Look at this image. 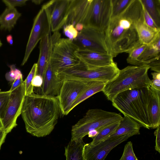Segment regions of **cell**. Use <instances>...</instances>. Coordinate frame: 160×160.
Masks as SVG:
<instances>
[{
  "label": "cell",
  "mask_w": 160,
  "mask_h": 160,
  "mask_svg": "<svg viewBox=\"0 0 160 160\" xmlns=\"http://www.w3.org/2000/svg\"><path fill=\"white\" fill-rule=\"evenodd\" d=\"M143 12L140 0H133L122 13L111 19L104 32L105 43L107 53L113 58L142 43L136 25L143 18Z\"/></svg>",
  "instance_id": "1"
},
{
  "label": "cell",
  "mask_w": 160,
  "mask_h": 160,
  "mask_svg": "<svg viewBox=\"0 0 160 160\" xmlns=\"http://www.w3.org/2000/svg\"><path fill=\"white\" fill-rule=\"evenodd\" d=\"M61 113L57 97L34 92L25 96L21 114L26 131L41 138L52 132Z\"/></svg>",
  "instance_id": "2"
},
{
  "label": "cell",
  "mask_w": 160,
  "mask_h": 160,
  "mask_svg": "<svg viewBox=\"0 0 160 160\" xmlns=\"http://www.w3.org/2000/svg\"><path fill=\"white\" fill-rule=\"evenodd\" d=\"M151 97L150 87L136 88L119 93L112 102L124 116L133 119L141 127L150 129L148 106Z\"/></svg>",
  "instance_id": "3"
},
{
  "label": "cell",
  "mask_w": 160,
  "mask_h": 160,
  "mask_svg": "<svg viewBox=\"0 0 160 160\" xmlns=\"http://www.w3.org/2000/svg\"><path fill=\"white\" fill-rule=\"evenodd\" d=\"M148 66H129L119 70L117 76L107 82L102 90L111 102L119 93L136 88H149L151 81L148 75Z\"/></svg>",
  "instance_id": "4"
},
{
  "label": "cell",
  "mask_w": 160,
  "mask_h": 160,
  "mask_svg": "<svg viewBox=\"0 0 160 160\" xmlns=\"http://www.w3.org/2000/svg\"><path fill=\"white\" fill-rule=\"evenodd\" d=\"M54 32L50 61L52 70L58 74L78 65L80 61L75 54L78 48L73 41L61 38L58 31Z\"/></svg>",
  "instance_id": "5"
},
{
  "label": "cell",
  "mask_w": 160,
  "mask_h": 160,
  "mask_svg": "<svg viewBox=\"0 0 160 160\" xmlns=\"http://www.w3.org/2000/svg\"><path fill=\"white\" fill-rule=\"evenodd\" d=\"M122 118L120 113L100 109H89L72 126L70 141L83 139L89 131L94 129L98 130L109 124L120 121Z\"/></svg>",
  "instance_id": "6"
},
{
  "label": "cell",
  "mask_w": 160,
  "mask_h": 160,
  "mask_svg": "<svg viewBox=\"0 0 160 160\" xmlns=\"http://www.w3.org/2000/svg\"><path fill=\"white\" fill-rule=\"evenodd\" d=\"M119 70L115 62L109 66L88 69L80 61L78 65L58 75L62 80L74 79L107 83L111 81L117 76Z\"/></svg>",
  "instance_id": "7"
},
{
  "label": "cell",
  "mask_w": 160,
  "mask_h": 160,
  "mask_svg": "<svg viewBox=\"0 0 160 160\" xmlns=\"http://www.w3.org/2000/svg\"><path fill=\"white\" fill-rule=\"evenodd\" d=\"M111 0H92L88 11L82 23L105 32L111 19Z\"/></svg>",
  "instance_id": "8"
},
{
  "label": "cell",
  "mask_w": 160,
  "mask_h": 160,
  "mask_svg": "<svg viewBox=\"0 0 160 160\" xmlns=\"http://www.w3.org/2000/svg\"><path fill=\"white\" fill-rule=\"evenodd\" d=\"M92 81L74 79L63 80L57 97L62 114L66 115L70 112L74 102Z\"/></svg>",
  "instance_id": "9"
},
{
  "label": "cell",
  "mask_w": 160,
  "mask_h": 160,
  "mask_svg": "<svg viewBox=\"0 0 160 160\" xmlns=\"http://www.w3.org/2000/svg\"><path fill=\"white\" fill-rule=\"evenodd\" d=\"M25 96L24 81L21 85L11 92L4 116L1 121L2 128L7 134L17 125V120L21 113Z\"/></svg>",
  "instance_id": "10"
},
{
  "label": "cell",
  "mask_w": 160,
  "mask_h": 160,
  "mask_svg": "<svg viewBox=\"0 0 160 160\" xmlns=\"http://www.w3.org/2000/svg\"><path fill=\"white\" fill-rule=\"evenodd\" d=\"M51 31L48 14L46 10L42 8L34 19L21 65L27 62L38 42Z\"/></svg>",
  "instance_id": "11"
},
{
  "label": "cell",
  "mask_w": 160,
  "mask_h": 160,
  "mask_svg": "<svg viewBox=\"0 0 160 160\" xmlns=\"http://www.w3.org/2000/svg\"><path fill=\"white\" fill-rule=\"evenodd\" d=\"M72 41L78 49L107 53L105 43L104 32L96 28L84 27Z\"/></svg>",
  "instance_id": "12"
},
{
  "label": "cell",
  "mask_w": 160,
  "mask_h": 160,
  "mask_svg": "<svg viewBox=\"0 0 160 160\" xmlns=\"http://www.w3.org/2000/svg\"><path fill=\"white\" fill-rule=\"evenodd\" d=\"M132 136L127 134L108 138L94 145L85 144L83 152L84 160H104L112 149Z\"/></svg>",
  "instance_id": "13"
},
{
  "label": "cell",
  "mask_w": 160,
  "mask_h": 160,
  "mask_svg": "<svg viewBox=\"0 0 160 160\" xmlns=\"http://www.w3.org/2000/svg\"><path fill=\"white\" fill-rule=\"evenodd\" d=\"M70 0H51L42 6L48 14L51 31H58L64 26Z\"/></svg>",
  "instance_id": "14"
},
{
  "label": "cell",
  "mask_w": 160,
  "mask_h": 160,
  "mask_svg": "<svg viewBox=\"0 0 160 160\" xmlns=\"http://www.w3.org/2000/svg\"><path fill=\"white\" fill-rule=\"evenodd\" d=\"M75 54L86 68L88 69L109 66L114 62L113 58L108 53L78 49Z\"/></svg>",
  "instance_id": "15"
},
{
  "label": "cell",
  "mask_w": 160,
  "mask_h": 160,
  "mask_svg": "<svg viewBox=\"0 0 160 160\" xmlns=\"http://www.w3.org/2000/svg\"><path fill=\"white\" fill-rule=\"evenodd\" d=\"M92 0H71L65 26L82 23L88 11Z\"/></svg>",
  "instance_id": "16"
},
{
  "label": "cell",
  "mask_w": 160,
  "mask_h": 160,
  "mask_svg": "<svg viewBox=\"0 0 160 160\" xmlns=\"http://www.w3.org/2000/svg\"><path fill=\"white\" fill-rule=\"evenodd\" d=\"M63 80L52 70L50 60L46 69L40 94L57 97Z\"/></svg>",
  "instance_id": "17"
},
{
  "label": "cell",
  "mask_w": 160,
  "mask_h": 160,
  "mask_svg": "<svg viewBox=\"0 0 160 160\" xmlns=\"http://www.w3.org/2000/svg\"><path fill=\"white\" fill-rule=\"evenodd\" d=\"M53 43V39L51 33L40 41L36 75L41 76L43 78L50 60Z\"/></svg>",
  "instance_id": "18"
},
{
  "label": "cell",
  "mask_w": 160,
  "mask_h": 160,
  "mask_svg": "<svg viewBox=\"0 0 160 160\" xmlns=\"http://www.w3.org/2000/svg\"><path fill=\"white\" fill-rule=\"evenodd\" d=\"M150 88L152 97L148 106V112L150 128H156L160 126V91L152 86Z\"/></svg>",
  "instance_id": "19"
},
{
  "label": "cell",
  "mask_w": 160,
  "mask_h": 160,
  "mask_svg": "<svg viewBox=\"0 0 160 160\" xmlns=\"http://www.w3.org/2000/svg\"><path fill=\"white\" fill-rule=\"evenodd\" d=\"M141 127L139 124L133 119L124 116L120 121L115 131L108 138L117 137L127 134H131L132 136L139 135Z\"/></svg>",
  "instance_id": "20"
},
{
  "label": "cell",
  "mask_w": 160,
  "mask_h": 160,
  "mask_svg": "<svg viewBox=\"0 0 160 160\" xmlns=\"http://www.w3.org/2000/svg\"><path fill=\"white\" fill-rule=\"evenodd\" d=\"M160 57V33L150 43L147 45L138 58V66L145 65L149 61Z\"/></svg>",
  "instance_id": "21"
},
{
  "label": "cell",
  "mask_w": 160,
  "mask_h": 160,
  "mask_svg": "<svg viewBox=\"0 0 160 160\" xmlns=\"http://www.w3.org/2000/svg\"><path fill=\"white\" fill-rule=\"evenodd\" d=\"M21 15L15 8L7 7L0 15V29L10 31Z\"/></svg>",
  "instance_id": "22"
},
{
  "label": "cell",
  "mask_w": 160,
  "mask_h": 160,
  "mask_svg": "<svg viewBox=\"0 0 160 160\" xmlns=\"http://www.w3.org/2000/svg\"><path fill=\"white\" fill-rule=\"evenodd\" d=\"M136 28L140 41L147 45L152 42L160 33V30H155L148 26L143 18L137 23Z\"/></svg>",
  "instance_id": "23"
},
{
  "label": "cell",
  "mask_w": 160,
  "mask_h": 160,
  "mask_svg": "<svg viewBox=\"0 0 160 160\" xmlns=\"http://www.w3.org/2000/svg\"><path fill=\"white\" fill-rule=\"evenodd\" d=\"M85 144L83 139L70 141L65 147L66 160H84L83 152Z\"/></svg>",
  "instance_id": "24"
},
{
  "label": "cell",
  "mask_w": 160,
  "mask_h": 160,
  "mask_svg": "<svg viewBox=\"0 0 160 160\" xmlns=\"http://www.w3.org/2000/svg\"><path fill=\"white\" fill-rule=\"evenodd\" d=\"M106 83L101 81H92L74 102L71 107V111L78 104L90 97L98 92L102 91Z\"/></svg>",
  "instance_id": "25"
},
{
  "label": "cell",
  "mask_w": 160,
  "mask_h": 160,
  "mask_svg": "<svg viewBox=\"0 0 160 160\" xmlns=\"http://www.w3.org/2000/svg\"><path fill=\"white\" fill-rule=\"evenodd\" d=\"M156 25L160 28V0H140Z\"/></svg>",
  "instance_id": "26"
},
{
  "label": "cell",
  "mask_w": 160,
  "mask_h": 160,
  "mask_svg": "<svg viewBox=\"0 0 160 160\" xmlns=\"http://www.w3.org/2000/svg\"><path fill=\"white\" fill-rule=\"evenodd\" d=\"M120 121L109 124L98 130V134L92 138V141L90 143L92 145L95 144L107 139L115 131Z\"/></svg>",
  "instance_id": "27"
},
{
  "label": "cell",
  "mask_w": 160,
  "mask_h": 160,
  "mask_svg": "<svg viewBox=\"0 0 160 160\" xmlns=\"http://www.w3.org/2000/svg\"><path fill=\"white\" fill-rule=\"evenodd\" d=\"M133 0H111V19L122 13L129 6Z\"/></svg>",
  "instance_id": "28"
},
{
  "label": "cell",
  "mask_w": 160,
  "mask_h": 160,
  "mask_svg": "<svg viewBox=\"0 0 160 160\" xmlns=\"http://www.w3.org/2000/svg\"><path fill=\"white\" fill-rule=\"evenodd\" d=\"M147 45L142 43L135 47L127 53L128 56L127 59V62L133 66H138V61L137 59L143 52Z\"/></svg>",
  "instance_id": "29"
},
{
  "label": "cell",
  "mask_w": 160,
  "mask_h": 160,
  "mask_svg": "<svg viewBox=\"0 0 160 160\" xmlns=\"http://www.w3.org/2000/svg\"><path fill=\"white\" fill-rule=\"evenodd\" d=\"M37 70V64L35 63L26 78L24 81L25 84V96L29 95L34 93V87L32 83V79L36 75Z\"/></svg>",
  "instance_id": "30"
},
{
  "label": "cell",
  "mask_w": 160,
  "mask_h": 160,
  "mask_svg": "<svg viewBox=\"0 0 160 160\" xmlns=\"http://www.w3.org/2000/svg\"><path fill=\"white\" fill-rule=\"evenodd\" d=\"M11 92L0 91V120L3 118L9 102Z\"/></svg>",
  "instance_id": "31"
},
{
  "label": "cell",
  "mask_w": 160,
  "mask_h": 160,
  "mask_svg": "<svg viewBox=\"0 0 160 160\" xmlns=\"http://www.w3.org/2000/svg\"><path fill=\"white\" fill-rule=\"evenodd\" d=\"M119 160H138L134 152L131 141L128 142L125 145L123 154Z\"/></svg>",
  "instance_id": "32"
},
{
  "label": "cell",
  "mask_w": 160,
  "mask_h": 160,
  "mask_svg": "<svg viewBox=\"0 0 160 160\" xmlns=\"http://www.w3.org/2000/svg\"><path fill=\"white\" fill-rule=\"evenodd\" d=\"M10 70L5 75L6 79L9 82H12L17 78L22 77V75L21 71L16 68L15 65L10 66Z\"/></svg>",
  "instance_id": "33"
},
{
  "label": "cell",
  "mask_w": 160,
  "mask_h": 160,
  "mask_svg": "<svg viewBox=\"0 0 160 160\" xmlns=\"http://www.w3.org/2000/svg\"><path fill=\"white\" fill-rule=\"evenodd\" d=\"M63 28L64 34L69 39L73 41L78 36L79 32L73 25H67Z\"/></svg>",
  "instance_id": "34"
},
{
  "label": "cell",
  "mask_w": 160,
  "mask_h": 160,
  "mask_svg": "<svg viewBox=\"0 0 160 160\" xmlns=\"http://www.w3.org/2000/svg\"><path fill=\"white\" fill-rule=\"evenodd\" d=\"M142 6L143 17L144 22L149 27L155 30H160V28H159L156 25L154 21L145 9L143 5Z\"/></svg>",
  "instance_id": "35"
},
{
  "label": "cell",
  "mask_w": 160,
  "mask_h": 160,
  "mask_svg": "<svg viewBox=\"0 0 160 160\" xmlns=\"http://www.w3.org/2000/svg\"><path fill=\"white\" fill-rule=\"evenodd\" d=\"M145 65L148 66L153 71L160 72V57L148 61Z\"/></svg>",
  "instance_id": "36"
},
{
  "label": "cell",
  "mask_w": 160,
  "mask_h": 160,
  "mask_svg": "<svg viewBox=\"0 0 160 160\" xmlns=\"http://www.w3.org/2000/svg\"><path fill=\"white\" fill-rule=\"evenodd\" d=\"M27 1V0H3L2 1L7 7L12 8H15V7L17 6H22L25 5Z\"/></svg>",
  "instance_id": "37"
},
{
  "label": "cell",
  "mask_w": 160,
  "mask_h": 160,
  "mask_svg": "<svg viewBox=\"0 0 160 160\" xmlns=\"http://www.w3.org/2000/svg\"><path fill=\"white\" fill-rule=\"evenodd\" d=\"M156 137L155 145V150L159 153L160 152V126L156 128L154 132Z\"/></svg>",
  "instance_id": "38"
},
{
  "label": "cell",
  "mask_w": 160,
  "mask_h": 160,
  "mask_svg": "<svg viewBox=\"0 0 160 160\" xmlns=\"http://www.w3.org/2000/svg\"><path fill=\"white\" fill-rule=\"evenodd\" d=\"M43 78L39 75H36L33 78L32 81V85L35 88H41L42 84Z\"/></svg>",
  "instance_id": "39"
},
{
  "label": "cell",
  "mask_w": 160,
  "mask_h": 160,
  "mask_svg": "<svg viewBox=\"0 0 160 160\" xmlns=\"http://www.w3.org/2000/svg\"><path fill=\"white\" fill-rule=\"evenodd\" d=\"M23 81L22 77L17 78L13 81L11 87L9 91L11 92L14 90L21 85Z\"/></svg>",
  "instance_id": "40"
},
{
  "label": "cell",
  "mask_w": 160,
  "mask_h": 160,
  "mask_svg": "<svg viewBox=\"0 0 160 160\" xmlns=\"http://www.w3.org/2000/svg\"><path fill=\"white\" fill-rule=\"evenodd\" d=\"M150 86H152L156 90L160 91V79H153L151 80Z\"/></svg>",
  "instance_id": "41"
},
{
  "label": "cell",
  "mask_w": 160,
  "mask_h": 160,
  "mask_svg": "<svg viewBox=\"0 0 160 160\" xmlns=\"http://www.w3.org/2000/svg\"><path fill=\"white\" fill-rule=\"evenodd\" d=\"M7 135V134L2 128H0V150L2 145L5 141Z\"/></svg>",
  "instance_id": "42"
},
{
  "label": "cell",
  "mask_w": 160,
  "mask_h": 160,
  "mask_svg": "<svg viewBox=\"0 0 160 160\" xmlns=\"http://www.w3.org/2000/svg\"><path fill=\"white\" fill-rule=\"evenodd\" d=\"M98 133V132L97 130L94 129L89 131L88 135L89 137L93 138L97 135Z\"/></svg>",
  "instance_id": "43"
},
{
  "label": "cell",
  "mask_w": 160,
  "mask_h": 160,
  "mask_svg": "<svg viewBox=\"0 0 160 160\" xmlns=\"http://www.w3.org/2000/svg\"><path fill=\"white\" fill-rule=\"evenodd\" d=\"M74 27L79 32L81 31L84 28L83 25L81 23L77 24Z\"/></svg>",
  "instance_id": "44"
},
{
  "label": "cell",
  "mask_w": 160,
  "mask_h": 160,
  "mask_svg": "<svg viewBox=\"0 0 160 160\" xmlns=\"http://www.w3.org/2000/svg\"><path fill=\"white\" fill-rule=\"evenodd\" d=\"M6 40L11 45L13 44L12 37L11 35H8L7 36Z\"/></svg>",
  "instance_id": "45"
},
{
  "label": "cell",
  "mask_w": 160,
  "mask_h": 160,
  "mask_svg": "<svg viewBox=\"0 0 160 160\" xmlns=\"http://www.w3.org/2000/svg\"><path fill=\"white\" fill-rule=\"evenodd\" d=\"M153 79H160V72H154L151 73Z\"/></svg>",
  "instance_id": "46"
},
{
  "label": "cell",
  "mask_w": 160,
  "mask_h": 160,
  "mask_svg": "<svg viewBox=\"0 0 160 160\" xmlns=\"http://www.w3.org/2000/svg\"><path fill=\"white\" fill-rule=\"evenodd\" d=\"M44 1L42 0H32V2L37 5L40 4Z\"/></svg>",
  "instance_id": "47"
},
{
  "label": "cell",
  "mask_w": 160,
  "mask_h": 160,
  "mask_svg": "<svg viewBox=\"0 0 160 160\" xmlns=\"http://www.w3.org/2000/svg\"><path fill=\"white\" fill-rule=\"evenodd\" d=\"M2 128V127L1 122V121L0 120V128Z\"/></svg>",
  "instance_id": "48"
},
{
  "label": "cell",
  "mask_w": 160,
  "mask_h": 160,
  "mask_svg": "<svg viewBox=\"0 0 160 160\" xmlns=\"http://www.w3.org/2000/svg\"><path fill=\"white\" fill-rule=\"evenodd\" d=\"M2 43L0 40V48L2 46Z\"/></svg>",
  "instance_id": "49"
}]
</instances>
